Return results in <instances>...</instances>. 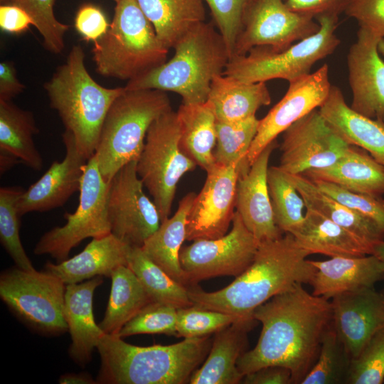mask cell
Masks as SVG:
<instances>
[{
    "label": "cell",
    "mask_w": 384,
    "mask_h": 384,
    "mask_svg": "<svg viewBox=\"0 0 384 384\" xmlns=\"http://www.w3.org/2000/svg\"><path fill=\"white\" fill-rule=\"evenodd\" d=\"M240 319L221 311L194 306L177 309L176 337L184 338L210 336Z\"/></svg>",
    "instance_id": "43"
},
{
    "label": "cell",
    "mask_w": 384,
    "mask_h": 384,
    "mask_svg": "<svg viewBox=\"0 0 384 384\" xmlns=\"http://www.w3.org/2000/svg\"><path fill=\"white\" fill-rule=\"evenodd\" d=\"M276 146V140L267 146L237 183L236 211L260 243L278 239L284 233L274 222L267 185L268 163Z\"/></svg>",
    "instance_id": "21"
},
{
    "label": "cell",
    "mask_w": 384,
    "mask_h": 384,
    "mask_svg": "<svg viewBox=\"0 0 384 384\" xmlns=\"http://www.w3.org/2000/svg\"><path fill=\"white\" fill-rule=\"evenodd\" d=\"M289 233L310 255L319 253L331 257H353L373 253V246L309 209H306L302 223Z\"/></svg>",
    "instance_id": "27"
},
{
    "label": "cell",
    "mask_w": 384,
    "mask_h": 384,
    "mask_svg": "<svg viewBox=\"0 0 384 384\" xmlns=\"http://www.w3.org/2000/svg\"><path fill=\"white\" fill-rule=\"evenodd\" d=\"M254 318L240 319L215 333L208 356L192 374L191 384H238L243 375L237 363L247 346Z\"/></svg>",
    "instance_id": "24"
},
{
    "label": "cell",
    "mask_w": 384,
    "mask_h": 384,
    "mask_svg": "<svg viewBox=\"0 0 384 384\" xmlns=\"http://www.w3.org/2000/svg\"><path fill=\"white\" fill-rule=\"evenodd\" d=\"M259 120L256 115L233 122H216V143L213 151L217 164L236 165L240 176L250 169L247 154L257 134Z\"/></svg>",
    "instance_id": "37"
},
{
    "label": "cell",
    "mask_w": 384,
    "mask_h": 384,
    "mask_svg": "<svg viewBox=\"0 0 384 384\" xmlns=\"http://www.w3.org/2000/svg\"><path fill=\"white\" fill-rule=\"evenodd\" d=\"M38 133L32 112L19 107L12 100H0V149L14 154L35 171H41L43 166L34 143Z\"/></svg>",
    "instance_id": "34"
},
{
    "label": "cell",
    "mask_w": 384,
    "mask_h": 384,
    "mask_svg": "<svg viewBox=\"0 0 384 384\" xmlns=\"http://www.w3.org/2000/svg\"><path fill=\"white\" fill-rule=\"evenodd\" d=\"M252 316L262 324V331L256 346L239 358L238 370L245 375L265 366H281L290 370L292 383H301L331 324V301L297 283L258 306Z\"/></svg>",
    "instance_id": "1"
},
{
    "label": "cell",
    "mask_w": 384,
    "mask_h": 384,
    "mask_svg": "<svg viewBox=\"0 0 384 384\" xmlns=\"http://www.w3.org/2000/svg\"><path fill=\"white\" fill-rule=\"evenodd\" d=\"M351 359L331 324L322 337L316 362L301 383H346Z\"/></svg>",
    "instance_id": "38"
},
{
    "label": "cell",
    "mask_w": 384,
    "mask_h": 384,
    "mask_svg": "<svg viewBox=\"0 0 384 384\" xmlns=\"http://www.w3.org/2000/svg\"><path fill=\"white\" fill-rule=\"evenodd\" d=\"M130 246L110 233L92 238L82 252L57 264L47 262L44 270L65 284L82 282L97 276L110 277L119 266L127 265Z\"/></svg>",
    "instance_id": "26"
},
{
    "label": "cell",
    "mask_w": 384,
    "mask_h": 384,
    "mask_svg": "<svg viewBox=\"0 0 384 384\" xmlns=\"http://www.w3.org/2000/svg\"><path fill=\"white\" fill-rule=\"evenodd\" d=\"M350 146L315 109L282 133L278 166L291 174L327 167Z\"/></svg>",
    "instance_id": "15"
},
{
    "label": "cell",
    "mask_w": 384,
    "mask_h": 384,
    "mask_svg": "<svg viewBox=\"0 0 384 384\" xmlns=\"http://www.w3.org/2000/svg\"><path fill=\"white\" fill-rule=\"evenodd\" d=\"M196 196L186 225V240L215 239L225 235L235 208L240 171L236 165L215 164Z\"/></svg>",
    "instance_id": "16"
},
{
    "label": "cell",
    "mask_w": 384,
    "mask_h": 384,
    "mask_svg": "<svg viewBox=\"0 0 384 384\" xmlns=\"http://www.w3.org/2000/svg\"><path fill=\"white\" fill-rule=\"evenodd\" d=\"M378 51L384 57V38L380 39L378 43Z\"/></svg>",
    "instance_id": "56"
},
{
    "label": "cell",
    "mask_w": 384,
    "mask_h": 384,
    "mask_svg": "<svg viewBox=\"0 0 384 384\" xmlns=\"http://www.w3.org/2000/svg\"><path fill=\"white\" fill-rule=\"evenodd\" d=\"M177 309L173 306L151 302L119 331L125 338L137 334H166L176 336Z\"/></svg>",
    "instance_id": "42"
},
{
    "label": "cell",
    "mask_w": 384,
    "mask_h": 384,
    "mask_svg": "<svg viewBox=\"0 0 384 384\" xmlns=\"http://www.w3.org/2000/svg\"><path fill=\"white\" fill-rule=\"evenodd\" d=\"M267 185L274 222L284 233H290L304 220V200L279 166L268 168Z\"/></svg>",
    "instance_id": "39"
},
{
    "label": "cell",
    "mask_w": 384,
    "mask_h": 384,
    "mask_svg": "<svg viewBox=\"0 0 384 384\" xmlns=\"http://www.w3.org/2000/svg\"><path fill=\"white\" fill-rule=\"evenodd\" d=\"M155 32L169 49L192 28L205 21L203 0H137Z\"/></svg>",
    "instance_id": "33"
},
{
    "label": "cell",
    "mask_w": 384,
    "mask_h": 384,
    "mask_svg": "<svg viewBox=\"0 0 384 384\" xmlns=\"http://www.w3.org/2000/svg\"><path fill=\"white\" fill-rule=\"evenodd\" d=\"M127 266L153 302L166 304L176 309L193 305L188 288L170 277L146 255L142 247H130Z\"/></svg>",
    "instance_id": "36"
},
{
    "label": "cell",
    "mask_w": 384,
    "mask_h": 384,
    "mask_svg": "<svg viewBox=\"0 0 384 384\" xmlns=\"http://www.w3.org/2000/svg\"><path fill=\"white\" fill-rule=\"evenodd\" d=\"M102 282V276H97L65 287L63 316L71 338L68 353L81 366L91 360L94 348L105 334L95 321L92 307L94 292Z\"/></svg>",
    "instance_id": "22"
},
{
    "label": "cell",
    "mask_w": 384,
    "mask_h": 384,
    "mask_svg": "<svg viewBox=\"0 0 384 384\" xmlns=\"http://www.w3.org/2000/svg\"><path fill=\"white\" fill-rule=\"evenodd\" d=\"M108 188L109 182L103 178L94 154L83 169L75 211L64 214L65 225L43 235L34 247V253L49 255L60 262L68 259L71 250L85 239L111 233L107 214Z\"/></svg>",
    "instance_id": "11"
},
{
    "label": "cell",
    "mask_w": 384,
    "mask_h": 384,
    "mask_svg": "<svg viewBox=\"0 0 384 384\" xmlns=\"http://www.w3.org/2000/svg\"><path fill=\"white\" fill-rule=\"evenodd\" d=\"M312 181H324L349 191L368 195H384V167L363 149L350 145L335 163L303 174Z\"/></svg>",
    "instance_id": "28"
},
{
    "label": "cell",
    "mask_w": 384,
    "mask_h": 384,
    "mask_svg": "<svg viewBox=\"0 0 384 384\" xmlns=\"http://www.w3.org/2000/svg\"><path fill=\"white\" fill-rule=\"evenodd\" d=\"M55 2V0H10L11 4L22 8L32 18L44 48L53 54H60L65 47L64 36L69 26L56 18Z\"/></svg>",
    "instance_id": "41"
},
{
    "label": "cell",
    "mask_w": 384,
    "mask_h": 384,
    "mask_svg": "<svg viewBox=\"0 0 384 384\" xmlns=\"http://www.w3.org/2000/svg\"><path fill=\"white\" fill-rule=\"evenodd\" d=\"M244 384H289L292 383L290 370L281 366H267L245 374Z\"/></svg>",
    "instance_id": "51"
},
{
    "label": "cell",
    "mask_w": 384,
    "mask_h": 384,
    "mask_svg": "<svg viewBox=\"0 0 384 384\" xmlns=\"http://www.w3.org/2000/svg\"><path fill=\"white\" fill-rule=\"evenodd\" d=\"M319 27L313 16L291 10L286 0H250L231 58L246 55L255 47L282 50L312 36Z\"/></svg>",
    "instance_id": "12"
},
{
    "label": "cell",
    "mask_w": 384,
    "mask_h": 384,
    "mask_svg": "<svg viewBox=\"0 0 384 384\" xmlns=\"http://www.w3.org/2000/svg\"><path fill=\"white\" fill-rule=\"evenodd\" d=\"M24 191L18 186L0 188V241L15 265L24 270H35L21 241V215L17 202Z\"/></svg>",
    "instance_id": "40"
},
{
    "label": "cell",
    "mask_w": 384,
    "mask_h": 384,
    "mask_svg": "<svg viewBox=\"0 0 384 384\" xmlns=\"http://www.w3.org/2000/svg\"><path fill=\"white\" fill-rule=\"evenodd\" d=\"M210 8L215 26L223 38L231 58L250 0H203Z\"/></svg>",
    "instance_id": "46"
},
{
    "label": "cell",
    "mask_w": 384,
    "mask_h": 384,
    "mask_svg": "<svg viewBox=\"0 0 384 384\" xmlns=\"http://www.w3.org/2000/svg\"><path fill=\"white\" fill-rule=\"evenodd\" d=\"M116 4L107 31L94 42L92 59L100 75L130 81L164 63L169 49L137 0Z\"/></svg>",
    "instance_id": "6"
},
{
    "label": "cell",
    "mask_w": 384,
    "mask_h": 384,
    "mask_svg": "<svg viewBox=\"0 0 384 384\" xmlns=\"http://www.w3.org/2000/svg\"><path fill=\"white\" fill-rule=\"evenodd\" d=\"M43 87L65 130L73 134L77 149L90 159L95 153L107 113L125 87L107 88L98 84L86 69L80 45L73 46L66 61Z\"/></svg>",
    "instance_id": "5"
},
{
    "label": "cell",
    "mask_w": 384,
    "mask_h": 384,
    "mask_svg": "<svg viewBox=\"0 0 384 384\" xmlns=\"http://www.w3.org/2000/svg\"><path fill=\"white\" fill-rule=\"evenodd\" d=\"M110 24L102 10L92 4H85L78 11L75 28L87 41L95 42L107 31Z\"/></svg>",
    "instance_id": "48"
},
{
    "label": "cell",
    "mask_w": 384,
    "mask_h": 384,
    "mask_svg": "<svg viewBox=\"0 0 384 384\" xmlns=\"http://www.w3.org/2000/svg\"><path fill=\"white\" fill-rule=\"evenodd\" d=\"M313 181L322 191L346 206L373 220L384 230V199L381 196L351 191L324 181Z\"/></svg>",
    "instance_id": "45"
},
{
    "label": "cell",
    "mask_w": 384,
    "mask_h": 384,
    "mask_svg": "<svg viewBox=\"0 0 384 384\" xmlns=\"http://www.w3.org/2000/svg\"><path fill=\"white\" fill-rule=\"evenodd\" d=\"M60 384H95L97 383L92 377L87 373H65L59 378Z\"/></svg>",
    "instance_id": "53"
},
{
    "label": "cell",
    "mask_w": 384,
    "mask_h": 384,
    "mask_svg": "<svg viewBox=\"0 0 384 384\" xmlns=\"http://www.w3.org/2000/svg\"><path fill=\"white\" fill-rule=\"evenodd\" d=\"M210 336L184 338L171 345L138 346L117 335L104 334L97 349L102 384H186L206 358Z\"/></svg>",
    "instance_id": "3"
},
{
    "label": "cell",
    "mask_w": 384,
    "mask_h": 384,
    "mask_svg": "<svg viewBox=\"0 0 384 384\" xmlns=\"http://www.w3.org/2000/svg\"><path fill=\"white\" fill-rule=\"evenodd\" d=\"M66 284L46 270H24L17 266L0 276V297L31 329L56 336L68 331L63 316Z\"/></svg>",
    "instance_id": "10"
},
{
    "label": "cell",
    "mask_w": 384,
    "mask_h": 384,
    "mask_svg": "<svg viewBox=\"0 0 384 384\" xmlns=\"http://www.w3.org/2000/svg\"><path fill=\"white\" fill-rule=\"evenodd\" d=\"M384 383V329L375 334L360 354L351 359L346 383Z\"/></svg>",
    "instance_id": "44"
},
{
    "label": "cell",
    "mask_w": 384,
    "mask_h": 384,
    "mask_svg": "<svg viewBox=\"0 0 384 384\" xmlns=\"http://www.w3.org/2000/svg\"><path fill=\"white\" fill-rule=\"evenodd\" d=\"M310 254L289 233L260 242L252 263L225 287L208 292L198 285L188 287L193 306L253 318V311L277 294L297 283L309 284L316 267L306 260Z\"/></svg>",
    "instance_id": "2"
},
{
    "label": "cell",
    "mask_w": 384,
    "mask_h": 384,
    "mask_svg": "<svg viewBox=\"0 0 384 384\" xmlns=\"http://www.w3.org/2000/svg\"><path fill=\"white\" fill-rule=\"evenodd\" d=\"M259 245L235 210L228 233L181 247L180 263L189 286L218 276L237 277L252 263Z\"/></svg>",
    "instance_id": "13"
},
{
    "label": "cell",
    "mask_w": 384,
    "mask_h": 384,
    "mask_svg": "<svg viewBox=\"0 0 384 384\" xmlns=\"http://www.w3.org/2000/svg\"><path fill=\"white\" fill-rule=\"evenodd\" d=\"M319 31L280 51L255 47L246 55L231 58L223 75L247 82L283 79L289 82L311 73L312 66L333 53L341 43L336 34L338 16L316 18Z\"/></svg>",
    "instance_id": "8"
},
{
    "label": "cell",
    "mask_w": 384,
    "mask_h": 384,
    "mask_svg": "<svg viewBox=\"0 0 384 384\" xmlns=\"http://www.w3.org/2000/svg\"><path fill=\"white\" fill-rule=\"evenodd\" d=\"M360 28L384 38V0H350L344 12Z\"/></svg>",
    "instance_id": "47"
},
{
    "label": "cell",
    "mask_w": 384,
    "mask_h": 384,
    "mask_svg": "<svg viewBox=\"0 0 384 384\" xmlns=\"http://www.w3.org/2000/svg\"><path fill=\"white\" fill-rule=\"evenodd\" d=\"M350 0H286L289 9L295 12L313 16H338L343 13Z\"/></svg>",
    "instance_id": "49"
},
{
    "label": "cell",
    "mask_w": 384,
    "mask_h": 384,
    "mask_svg": "<svg viewBox=\"0 0 384 384\" xmlns=\"http://www.w3.org/2000/svg\"><path fill=\"white\" fill-rule=\"evenodd\" d=\"M34 23L30 15L22 8L13 4L0 6V28L4 32L19 34L26 31Z\"/></svg>",
    "instance_id": "50"
},
{
    "label": "cell",
    "mask_w": 384,
    "mask_h": 384,
    "mask_svg": "<svg viewBox=\"0 0 384 384\" xmlns=\"http://www.w3.org/2000/svg\"><path fill=\"white\" fill-rule=\"evenodd\" d=\"M21 163V160L14 154L0 149V174L3 175L11 169L16 164Z\"/></svg>",
    "instance_id": "54"
},
{
    "label": "cell",
    "mask_w": 384,
    "mask_h": 384,
    "mask_svg": "<svg viewBox=\"0 0 384 384\" xmlns=\"http://www.w3.org/2000/svg\"><path fill=\"white\" fill-rule=\"evenodd\" d=\"M62 139L65 148L63 159L54 161L43 175L22 193L17 202L21 216L30 212H44L60 207L80 190L87 160L77 149L71 132L65 130Z\"/></svg>",
    "instance_id": "20"
},
{
    "label": "cell",
    "mask_w": 384,
    "mask_h": 384,
    "mask_svg": "<svg viewBox=\"0 0 384 384\" xmlns=\"http://www.w3.org/2000/svg\"><path fill=\"white\" fill-rule=\"evenodd\" d=\"M171 110L166 92L127 90L111 105L104 120L95 155L109 182L125 164L137 161L153 122Z\"/></svg>",
    "instance_id": "7"
},
{
    "label": "cell",
    "mask_w": 384,
    "mask_h": 384,
    "mask_svg": "<svg viewBox=\"0 0 384 384\" xmlns=\"http://www.w3.org/2000/svg\"><path fill=\"white\" fill-rule=\"evenodd\" d=\"M383 122H384V119H383Z\"/></svg>",
    "instance_id": "59"
},
{
    "label": "cell",
    "mask_w": 384,
    "mask_h": 384,
    "mask_svg": "<svg viewBox=\"0 0 384 384\" xmlns=\"http://www.w3.org/2000/svg\"><path fill=\"white\" fill-rule=\"evenodd\" d=\"M110 278L108 304L99 326L105 334L117 335L130 319L153 301L127 265L116 268Z\"/></svg>",
    "instance_id": "35"
},
{
    "label": "cell",
    "mask_w": 384,
    "mask_h": 384,
    "mask_svg": "<svg viewBox=\"0 0 384 384\" xmlns=\"http://www.w3.org/2000/svg\"><path fill=\"white\" fill-rule=\"evenodd\" d=\"M373 254L377 256L384 264V241L374 247Z\"/></svg>",
    "instance_id": "55"
},
{
    "label": "cell",
    "mask_w": 384,
    "mask_h": 384,
    "mask_svg": "<svg viewBox=\"0 0 384 384\" xmlns=\"http://www.w3.org/2000/svg\"><path fill=\"white\" fill-rule=\"evenodd\" d=\"M179 140L177 113L171 110L151 124L137 160L138 176L152 197L161 223L170 215L178 181L197 165L183 152Z\"/></svg>",
    "instance_id": "9"
},
{
    "label": "cell",
    "mask_w": 384,
    "mask_h": 384,
    "mask_svg": "<svg viewBox=\"0 0 384 384\" xmlns=\"http://www.w3.org/2000/svg\"><path fill=\"white\" fill-rule=\"evenodd\" d=\"M177 117L180 146L197 166L207 171L215 164L217 119L209 100L200 104H182Z\"/></svg>",
    "instance_id": "32"
},
{
    "label": "cell",
    "mask_w": 384,
    "mask_h": 384,
    "mask_svg": "<svg viewBox=\"0 0 384 384\" xmlns=\"http://www.w3.org/2000/svg\"><path fill=\"white\" fill-rule=\"evenodd\" d=\"M114 1L117 3V2L119 1V0H114Z\"/></svg>",
    "instance_id": "58"
},
{
    "label": "cell",
    "mask_w": 384,
    "mask_h": 384,
    "mask_svg": "<svg viewBox=\"0 0 384 384\" xmlns=\"http://www.w3.org/2000/svg\"><path fill=\"white\" fill-rule=\"evenodd\" d=\"M196 196L193 192L186 194L180 201L174 215L162 221L142 247L151 260L186 287L189 284L181 267L179 254L186 240L188 217Z\"/></svg>",
    "instance_id": "30"
},
{
    "label": "cell",
    "mask_w": 384,
    "mask_h": 384,
    "mask_svg": "<svg viewBox=\"0 0 384 384\" xmlns=\"http://www.w3.org/2000/svg\"><path fill=\"white\" fill-rule=\"evenodd\" d=\"M318 110L345 142L363 149L384 167L383 120L371 119L353 110L346 104L341 90L333 85Z\"/></svg>",
    "instance_id": "25"
},
{
    "label": "cell",
    "mask_w": 384,
    "mask_h": 384,
    "mask_svg": "<svg viewBox=\"0 0 384 384\" xmlns=\"http://www.w3.org/2000/svg\"><path fill=\"white\" fill-rule=\"evenodd\" d=\"M1 4H9L10 0H0Z\"/></svg>",
    "instance_id": "57"
},
{
    "label": "cell",
    "mask_w": 384,
    "mask_h": 384,
    "mask_svg": "<svg viewBox=\"0 0 384 384\" xmlns=\"http://www.w3.org/2000/svg\"><path fill=\"white\" fill-rule=\"evenodd\" d=\"M285 174L306 209L324 215L373 247L384 241V230L373 220L329 196L304 175Z\"/></svg>",
    "instance_id": "29"
},
{
    "label": "cell",
    "mask_w": 384,
    "mask_h": 384,
    "mask_svg": "<svg viewBox=\"0 0 384 384\" xmlns=\"http://www.w3.org/2000/svg\"><path fill=\"white\" fill-rule=\"evenodd\" d=\"M208 100L217 121L233 122L255 116L259 108L270 104L271 96L265 82H247L220 75L212 81Z\"/></svg>",
    "instance_id": "31"
},
{
    "label": "cell",
    "mask_w": 384,
    "mask_h": 384,
    "mask_svg": "<svg viewBox=\"0 0 384 384\" xmlns=\"http://www.w3.org/2000/svg\"><path fill=\"white\" fill-rule=\"evenodd\" d=\"M137 161L122 166L109 181L107 214L111 233L130 247H142L159 228L158 209L144 191Z\"/></svg>",
    "instance_id": "14"
},
{
    "label": "cell",
    "mask_w": 384,
    "mask_h": 384,
    "mask_svg": "<svg viewBox=\"0 0 384 384\" xmlns=\"http://www.w3.org/2000/svg\"><path fill=\"white\" fill-rule=\"evenodd\" d=\"M173 57L160 66L130 81L127 90L155 89L179 95L183 104L208 100L213 79L223 75L230 54L214 23L201 22L174 46Z\"/></svg>",
    "instance_id": "4"
},
{
    "label": "cell",
    "mask_w": 384,
    "mask_h": 384,
    "mask_svg": "<svg viewBox=\"0 0 384 384\" xmlns=\"http://www.w3.org/2000/svg\"><path fill=\"white\" fill-rule=\"evenodd\" d=\"M331 299L332 327L354 358L375 334L384 329V293L372 287L341 293Z\"/></svg>",
    "instance_id": "18"
},
{
    "label": "cell",
    "mask_w": 384,
    "mask_h": 384,
    "mask_svg": "<svg viewBox=\"0 0 384 384\" xmlns=\"http://www.w3.org/2000/svg\"><path fill=\"white\" fill-rule=\"evenodd\" d=\"M311 262L316 267L309 284L313 294L330 299L341 293L372 287L384 277V264L375 255L334 257Z\"/></svg>",
    "instance_id": "23"
},
{
    "label": "cell",
    "mask_w": 384,
    "mask_h": 384,
    "mask_svg": "<svg viewBox=\"0 0 384 384\" xmlns=\"http://www.w3.org/2000/svg\"></svg>",
    "instance_id": "60"
},
{
    "label": "cell",
    "mask_w": 384,
    "mask_h": 384,
    "mask_svg": "<svg viewBox=\"0 0 384 384\" xmlns=\"http://www.w3.org/2000/svg\"><path fill=\"white\" fill-rule=\"evenodd\" d=\"M25 89L17 78L14 63L10 60L0 63V100L11 101Z\"/></svg>",
    "instance_id": "52"
},
{
    "label": "cell",
    "mask_w": 384,
    "mask_h": 384,
    "mask_svg": "<svg viewBox=\"0 0 384 384\" xmlns=\"http://www.w3.org/2000/svg\"><path fill=\"white\" fill-rule=\"evenodd\" d=\"M380 41L359 28L347 55V65L352 92L351 108L367 117L383 120L384 61L378 48Z\"/></svg>",
    "instance_id": "19"
},
{
    "label": "cell",
    "mask_w": 384,
    "mask_h": 384,
    "mask_svg": "<svg viewBox=\"0 0 384 384\" xmlns=\"http://www.w3.org/2000/svg\"><path fill=\"white\" fill-rule=\"evenodd\" d=\"M331 87L326 63L315 72L289 82L284 97L259 120L257 134L247 154L250 165L278 135L318 109L328 97Z\"/></svg>",
    "instance_id": "17"
}]
</instances>
